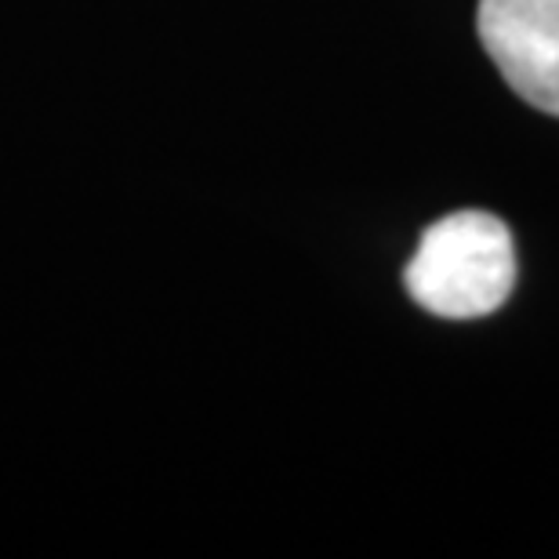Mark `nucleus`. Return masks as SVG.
I'll list each match as a JSON object with an SVG mask.
<instances>
[{"label":"nucleus","instance_id":"nucleus-2","mask_svg":"<svg viewBox=\"0 0 559 559\" xmlns=\"http://www.w3.org/2000/svg\"><path fill=\"white\" fill-rule=\"evenodd\" d=\"M476 26L512 92L559 117V0H479Z\"/></svg>","mask_w":559,"mask_h":559},{"label":"nucleus","instance_id":"nucleus-1","mask_svg":"<svg viewBox=\"0 0 559 559\" xmlns=\"http://www.w3.org/2000/svg\"><path fill=\"white\" fill-rule=\"evenodd\" d=\"M516 284V243L501 218L457 211L421 233L404 270L407 295L443 320H476L506 306Z\"/></svg>","mask_w":559,"mask_h":559}]
</instances>
